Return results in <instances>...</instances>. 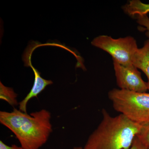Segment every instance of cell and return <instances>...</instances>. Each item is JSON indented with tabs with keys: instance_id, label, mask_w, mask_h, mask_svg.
<instances>
[{
	"instance_id": "obj_1",
	"label": "cell",
	"mask_w": 149,
	"mask_h": 149,
	"mask_svg": "<svg viewBox=\"0 0 149 149\" xmlns=\"http://www.w3.org/2000/svg\"><path fill=\"white\" fill-rule=\"evenodd\" d=\"M50 112L43 109L27 114L16 109L0 112V123L15 134L23 149H39L52 131Z\"/></svg>"
},
{
	"instance_id": "obj_8",
	"label": "cell",
	"mask_w": 149,
	"mask_h": 149,
	"mask_svg": "<svg viewBox=\"0 0 149 149\" xmlns=\"http://www.w3.org/2000/svg\"><path fill=\"white\" fill-rule=\"evenodd\" d=\"M123 9L130 16L146 15L149 13V4L143 3L139 0H132Z\"/></svg>"
},
{
	"instance_id": "obj_4",
	"label": "cell",
	"mask_w": 149,
	"mask_h": 149,
	"mask_svg": "<svg viewBox=\"0 0 149 149\" xmlns=\"http://www.w3.org/2000/svg\"><path fill=\"white\" fill-rule=\"evenodd\" d=\"M91 44L109 54L113 59L123 66H134L133 60L139 48L133 37L128 36L115 39L107 35H100L94 38Z\"/></svg>"
},
{
	"instance_id": "obj_10",
	"label": "cell",
	"mask_w": 149,
	"mask_h": 149,
	"mask_svg": "<svg viewBox=\"0 0 149 149\" xmlns=\"http://www.w3.org/2000/svg\"><path fill=\"white\" fill-rule=\"evenodd\" d=\"M142 125L141 131L137 136L141 143L149 149V121Z\"/></svg>"
},
{
	"instance_id": "obj_11",
	"label": "cell",
	"mask_w": 149,
	"mask_h": 149,
	"mask_svg": "<svg viewBox=\"0 0 149 149\" xmlns=\"http://www.w3.org/2000/svg\"><path fill=\"white\" fill-rule=\"evenodd\" d=\"M137 22L142 27V29L146 31V35L149 40V18L147 15L136 16Z\"/></svg>"
},
{
	"instance_id": "obj_13",
	"label": "cell",
	"mask_w": 149,
	"mask_h": 149,
	"mask_svg": "<svg viewBox=\"0 0 149 149\" xmlns=\"http://www.w3.org/2000/svg\"><path fill=\"white\" fill-rule=\"evenodd\" d=\"M0 149H23L21 146H18L15 145L12 146H7L2 141H0Z\"/></svg>"
},
{
	"instance_id": "obj_14",
	"label": "cell",
	"mask_w": 149,
	"mask_h": 149,
	"mask_svg": "<svg viewBox=\"0 0 149 149\" xmlns=\"http://www.w3.org/2000/svg\"><path fill=\"white\" fill-rule=\"evenodd\" d=\"M72 149H83V148L81 147H74Z\"/></svg>"
},
{
	"instance_id": "obj_5",
	"label": "cell",
	"mask_w": 149,
	"mask_h": 149,
	"mask_svg": "<svg viewBox=\"0 0 149 149\" xmlns=\"http://www.w3.org/2000/svg\"><path fill=\"white\" fill-rule=\"evenodd\" d=\"M113 60L116 83L120 89L139 93L148 91L147 83L142 79L138 68L123 66Z\"/></svg>"
},
{
	"instance_id": "obj_3",
	"label": "cell",
	"mask_w": 149,
	"mask_h": 149,
	"mask_svg": "<svg viewBox=\"0 0 149 149\" xmlns=\"http://www.w3.org/2000/svg\"><path fill=\"white\" fill-rule=\"evenodd\" d=\"M108 97L114 109L131 121L142 125L149 122V93L114 88Z\"/></svg>"
},
{
	"instance_id": "obj_7",
	"label": "cell",
	"mask_w": 149,
	"mask_h": 149,
	"mask_svg": "<svg viewBox=\"0 0 149 149\" xmlns=\"http://www.w3.org/2000/svg\"><path fill=\"white\" fill-rule=\"evenodd\" d=\"M133 63L136 68L141 70L146 75L149 91V40L145 42L143 47L139 48L134 56Z\"/></svg>"
},
{
	"instance_id": "obj_12",
	"label": "cell",
	"mask_w": 149,
	"mask_h": 149,
	"mask_svg": "<svg viewBox=\"0 0 149 149\" xmlns=\"http://www.w3.org/2000/svg\"><path fill=\"white\" fill-rule=\"evenodd\" d=\"M129 149H149L141 143L137 136L133 140V143Z\"/></svg>"
},
{
	"instance_id": "obj_6",
	"label": "cell",
	"mask_w": 149,
	"mask_h": 149,
	"mask_svg": "<svg viewBox=\"0 0 149 149\" xmlns=\"http://www.w3.org/2000/svg\"><path fill=\"white\" fill-rule=\"evenodd\" d=\"M30 58L29 61H27V62L29 63L27 66L30 67L33 70L35 74V80L33 87L31 91L27 94L26 97L22 101L19 103V110L24 113H27V106L28 102L33 98L37 97L38 95L41 92H42L48 85L53 84V82L52 80H46L41 77L40 72L32 66V64H31L30 62L31 59Z\"/></svg>"
},
{
	"instance_id": "obj_9",
	"label": "cell",
	"mask_w": 149,
	"mask_h": 149,
	"mask_svg": "<svg viewBox=\"0 0 149 149\" xmlns=\"http://www.w3.org/2000/svg\"><path fill=\"white\" fill-rule=\"evenodd\" d=\"M17 95L13 89L4 86L0 82V99L7 102L12 107L17 106L19 103L17 100Z\"/></svg>"
},
{
	"instance_id": "obj_2",
	"label": "cell",
	"mask_w": 149,
	"mask_h": 149,
	"mask_svg": "<svg viewBox=\"0 0 149 149\" xmlns=\"http://www.w3.org/2000/svg\"><path fill=\"white\" fill-rule=\"evenodd\" d=\"M102 119L88 138L83 149H129L143 125L122 114L110 115L102 111Z\"/></svg>"
}]
</instances>
